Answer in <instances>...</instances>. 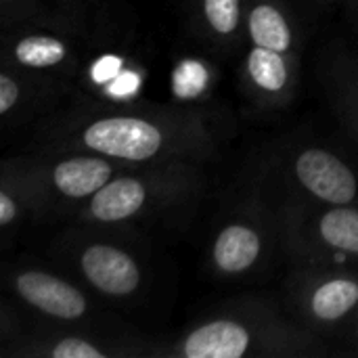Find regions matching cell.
Wrapping results in <instances>:
<instances>
[{
    "mask_svg": "<svg viewBox=\"0 0 358 358\" xmlns=\"http://www.w3.org/2000/svg\"><path fill=\"white\" fill-rule=\"evenodd\" d=\"M220 147L216 122L195 105H73L50 120L38 151H88L130 166L210 162Z\"/></svg>",
    "mask_w": 358,
    "mask_h": 358,
    "instance_id": "cell-1",
    "label": "cell"
},
{
    "mask_svg": "<svg viewBox=\"0 0 358 358\" xmlns=\"http://www.w3.org/2000/svg\"><path fill=\"white\" fill-rule=\"evenodd\" d=\"M323 338L264 298H237L157 342L155 358H317Z\"/></svg>",
    "mask_w": 358,
    "mask_h": 358,
    "instance_id": "cell-2",
    "label": "cell"
},
{
    "mask_svg": "<svg viewBox=\"0 0 358 358\" xmlns=\"http://www.w3.org/2000/svg\"><path fill=\"white\" fill-rule=\"evenodd\" d=\"M203 191V164L164 162L130 166L111 178L73 216V222L130 229L136 222L191 206Z\"/></svg>",
    "mask_w": 358,
    "mask_h": 358,
    "instance_id": "cell-3",
    "label": "cell"
},
{
    "mask_svg": "<svg viewBox=\"0 0 358 358\" xmlns=\"http://www.w3.org/2000/svg\"><path fill=\"white\" fill-rule=\"evenodd\" d=\"M55 254L78 283L109 302L134 300L149 283L147 258L124 227L76 222L57 239Z\"/></svg>",
    "mask_w": 358,
    "mask_h": 358,
    "instance_id": "cell-4",
    "label": "cell"
},
{
    "mask_svg": "<svg viewBox=\"0 0 358 358\" xmlns=\"http://www.w3.org/2000/svg\"><path fill=\"white\" fill-rule=\"evenodd\" d=\"M101 29L88 10L29 17L2 25L0 63L71 90Z\"/></svg>",
    "mask_w": 358,
    "mask_h": 358,
    "instance_id": "cell-5",
    "label": "cell"
},
{
    "mask_svg": "<svg viewBox=\"0 0 358 358\" xmlns=\"http://www.w3.org/2000/svg\"><path fill=\"white\" fill-rule=\"evenodd\" d=\"M260 180L275 199L358 206V170L338 151L315 143L281 145L262 159Z\"/></svg>",
    "mask_w": 358,
    "mask_h": 358,
    "instance_id": "cell-6",
    "label": "cell"
},
{
    "mask_svg": "<svg viewBox=\"0 0 358 358\" xmlns=\"http://www.w3.org/2000/svg\"><path fill=\"white\" fill-rule=\"evenodd\" d=\"M281 248L296 266L358 264V206L275 199Z\"/></svg>",
    "mask_w": 358,
    "mask_h": 358,
    "instance_id": "cell-7",
    "label": "cell"
},
{
    "mask_svg": "<svg viewBox=\"0 0 358 358\" xmlns=\"http://www.w3.org/2000/svg\"><path fill=\"white\" fill-rule=\"evenodd\" d=\"M0 342L4 358H155L157 342L132 331H99L57 325H21L8 304L2 306Z\"/></svg>",
    "mask_w": 358,
    "mask_h": 358,
    "instance_id": "cell-8",
    "label": "cell"
},
{
    "mask_svg": "<svg viewBox=\"0 0 358 358\" xmlns=\"http://www.w3.org/2000/svg\"><path fill=\"white\" fill-rule=\"evenodd\" d=\"M281 245L277 210L264 191L237 201L216 227L208 264L218 279H243L258 273Z\"/></svg>",
    "mask_w": 358,
    "mask_h": 358,
    "instance_id": "cell-9",
    "label": "cell"
},
{
    "mask_svg": "<svg viewBox=\"0 0 358 358\" xmlns=\"http://www.w3.org/2000/svg\"><path fill=\"white\" fill-rule=\"evenodd\" d=\"M44 214L76 216L130 164L88 151H38L27 155Z\"/></svg>",
    "mask_w": 358,
    "mask_h": 358,
    "instance_id": "cell-10",
    "label": "cell"
},
{
    "mask_svg": "<svg viewBox=\"0 0 358 358\" xmlns=\"http://www.w3.org/2000/svg\"><path fill=\"white\" fill-rule=\"evenodd\" d=\"M289 315L321 338L342 336L358 306V271L298 266L287 283Z\"/></svg>",
    "mask_w": 358,
    "mask_h": 358,
    "instance_id": "cell-11",
    "label": "cell"
},
{
    "mask_svg": "<svg viewBox=\"0 0 358 358\" xmlns=\"http://www.w3.org/2000/svg\"><path fill=\"white\" fill-rule=\"evenodd\" d=\"M6 289L36 321L57 327L117 331L99 325V310L90 292L73 277L42 266H15L6 273Z\"/></svg>",
    "mask_w": 358,
    "mask_h": 358,
    "instance_id": "cell-12",
    "label": "cell"
},
{
    "mask_svg": "<svg viewBox=\"0 0 358 358\" xmlns=\"http://www.w3.org/2000/svg\"><path fill=\"white\" fill-rule=\"evenodd\" d=\"M147 69L124 44L99 34L73 84V105L126 107L143 103Z\"/></svg>",
    "mask_w": 358,
    "mask_h": 358,
    "instance_id": "cell-13",
    "label": "cell"
},
{
    "mask_svg": "<svg viewBox=\"0 0 358 358\" xmlns=\"http://www.w3.org/2000/svg\"><path fill=\"white\" fill-rule=\"evenodd\" d=\"M298 78L300 55L279 52L260 44L243 46L241 86L258 109H285L296 96Z\"/></svg>",
    "mask_w": 358,
    "mask_h": 358,
    "instance_id": "cell-14",
    "label": "cell"
},
{
    "mask_svg": "<svg viewBox=\"0 0 358 358\" xmlns=\"http://www.w3.org/2000/svg\"><path fill=\"white\" fill-rule=\"evenodd\" d=\"M69 96L71 90L59 82L0 63V115L6 126H21Z\"/></svg>",
    "mask_w": 358,
    "mask_h": 358,
    "instance_id": "cell-15",
    "label": "cell"
},
{
    "mask_svg": "<svg viewBox=\"0 0 358 358\" xmlns=\"http://www.w3.org/2000/svg\"><path fill=\"white\" fill-rule=\"evenodd\" d=\"M44 216L38 191L29 174L27 155L6 157L0 168V233L13 237L29 220Z\"/></svg>",
    "mask_w": 358,
    "mask_h": 358,
    "instance_id": "cell-16",
    "label": "cell"
},
{
    "mask_svg": "<svg viewBox=\"0 0 358 358\" xmlns=\"http://www.w3.org/2000/svg\"><path fill=\"white\" fill-rule=\"evenodd\" d=\"M250 0H189L197 36L218 52H235L245 44Z\"/></svg>",
    "mask_w": 358,
    "mask_h": 358,
    "instance_id": "cell-17",
    "label": "cell"
},
{
    "mask_svg": "<svg viewBox=\"0 0 358 358\" xmlns=\"http://www.w3.org/2000/svg\"><path fill=\"white\" fill-rule=\"evenodd\" d=\"M300 27L285 0H250L245 44H260L279 52L300 55ZM243 44V46H245Z\"/></svg>",
    "mask_w": 358,
    "mask_h": 358,
    "instance_id": "cell-18",
    "label": "cell"
},
{
    "mask_svg": "<svg viewBox=\"0 0 358 358\" xmlns=\"http://www.w3.org/2000/svg\"><path fill=\"white\" fill-rule=\"evenodd\" d=\"M321 86L325 96L346 128L358 143V59L346 52H334L321 69Z\"/></svg>",
    "mask_w": 358,
    "mask_h": 358,
    "instance_id": "cell-19",
    "label": "cell"
},
{
    "mask_svg": "<svg viewBox=\"0 0 358 358\" xmlns=\"http://www.w3.org/2000/svg\"><path fill=\"white\" fill-rule=\"evenodd\" d=\"M92 0H0L2 25L29 19V17H55L88 10Z\"/></svg>",
    "mask_w": 358,
    "mask_h": 358,
    "instance_id": "cell-20",
    "label": "cell"
},
{
    "mask_svg": "<svg viewBox=\"0 0 358 358\" xmlns=\"http://www.w3.org/2000/svg\"><path fill=\"white\" fill-rule=\"evenodd\" d=\"M342 338L346 340L350 350H355L358 355V306L357 310H355V315H352V319H350V323H348V327L344 329Z\"/></svg>",
    "mask_w": 358,
    "mask_h": 358,
    "instance_id": "cell-21",
    "label": "cell"
},
{
    "mask_svg": "<svg viewBox=\"0 0 358 358\" xmlns=\"http://www.w3.org/2000/svg\"><path fill=\"white\" fill-rule=\"evenodd\" d=\"M342 2H344V6H346V13H348L350 19H352L355 29L358 31V0H342Z\"/></svg>",
    "mask_w": 358,
    "mask_h": 358,
    "instance_id": "cell-22",
    "label": "cell"
}]
</instances>
